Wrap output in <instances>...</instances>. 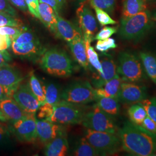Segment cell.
<instances>
[{"instance_id": "obj_9", "label": "cell", "mask_w": 156, "mask_h": 156, "mask_svg": "<svg viewBox=\"0 0 156 156\" xmlns=\"http://www.w3.org/2000/svg\"><path fill=\"white\" fill-rule=\"evenodd\" d=\"M12 131L21 142L27 143L34 142L38 137L35 114H29L27 117L13 123Z\"/></svg>"}, {"instance_id": "obj_1", "label": "cell", "mask_w": 156, "mask_h": 156, "mask_svg": "<svg viewBox=\"0 0 156 156\" xmlns=\"http://www.w3.org/2000/svg\"><path fill=\"white\" fill-rule=\"evenodd\" d=\"M117 135L123 151L136 156H156V135L141 126L126 121Z\"/></svg>"}, {"instance_id": "obj_33", "label": "cell", "mask_w": 156, "mask_h": 156, "mask_svg": "<svg viewBox=\"0 0 156 156\" xmlns=\"http://www.w3.org/2000/svg\"><path fill=\"white\" fill-rule=\"evenodd\" d=\"M3 26H12L22 27V23L15 18V17L6 13L4 12H0V27Z\"/></svg>"}, {"instance_id": "obj_2", "label": "cell", "mask_w": 156, "mask_h": 156, "mask_svg": "<svg viewBox=\"0 0 156 156\" xmlns=\"http://www.w3.org/2000/svg\"><path fill=\"white\" fill-rule=\"evenodd\" d=\"M40 66L45 72L57 77H68L73 73L71 58L64 51L57 49L45 51L40 60Z\"/></svg>"}, {"instance_id": "obj_40", "label": "cell", "mask_w": 156, "mask_h": 156, "mask_svg": "<svg viewBox=\"0 0 156 156\" xmlns=\"http://www.w3.org/2000/svg\"><path fill=\"white\" fill-rule=\"evenodd\" d=\"M0 12L8 13L12 16H16V11L8 0H0Z\"/></svg>"}, {"instance_id": "obj_34", "label": "cell", "mask_w": 156, "mask_h": 156, "mask_svg": "<svg viewBox=\"0 0 156 156\" xmlns=\"http://www.w3.org/2000/svg\"><path fill=\"white\" fill-rule=\"evenodd\" d=\"M37 40L38 39L35 34L28 30L27 28H24L20 34L12 42H14L17 44H23Z\"/></svg>"}, {"instance_id": "obj_31", "label": "cell", "mask_w": 156, "mask_h": 156, "mask_svg": "<svg viewBox=\"0 0 156 156\" xmlns=\"http://www.w3.org/2000/svg\"><path fill=\"white\" fill-rule=\"evenodd\" d=\"M91 6L97 7L108 13H112L115 8L116 0H88Z\"/></svg>"}, {"instance_id": "obj_5", "label": "cell", "mask_w": 156, "mask_h": 156, "mask_svg": "<svg viewBox=\"0 0 156 156\" xmlns=\"http://www.w3.org/2000/svg\"><path fill=\"white\" fill-rule=\"evenodd\" d=\"M54 111L48 120L58 124H81L87 112L84 105L60 100L53 105Z\"/></svg>"}, {"instance_id": "obj_11", "label": "cell", "mask_w": 156, "mask_h": 156, "mask_svg": "<svg viewBox=\"0 0 156 156\" xmlns=\"http://www.w3.org/2000/svg\"><path fill=\"white\" fill-rule=\"evenodd\" d=\"M12 98L24 111L28 114H35L41 106L39 101L30 89L28 83L20 84L12 95Z\"/></svg>"}, {"instance_id": "obj_52", "label": "cell", "mask_w": 156, "mask_h": 156, "mask_svg": "<svg viewBox=\"0 0 156 156\" xmlns=\"http://www.w3.org/2000/svg\"><path fill=\"white\" fill-rule=\"evenodd\" d=\"M153 19L156 21V18H153Z\"/></svg>"}, {"instance_id": "obj_32", "label": "cell", "mask_w": 156, "mask_h": 156, "mask_svg": "<svg viewBox=\"0 0 156 156\" xmlns=\"http://www.w3.org/2000/svg\"><path fill=\"white\" fill-rule=\"evenodd\" d=\"M139 104L145 108L147 116L156 123V97L145 98Z\"/></svg>"}, {"instance_id": "obj_12", "label": "cell", "mask_w": 156, "mask_h": 156, "mask_svg": "<svg viewBox=\"0 0 156 156\" xmlns=\"http://www.w3.org/2000/svg\"><path fill=\"white\" fill-rule=\"evenodd\" d=\"M23 80L21 73L14 67L8 63L0 66V85L8 97H12Z\"/></svg>"}, {"instance_id": "obj_46", "label": "cell", "mask_w": 156, "mask_h": 156, "mask_svg": "<svg viewBox=\"0 0 156 156\" xmlns=\"http://www.w3.org/2000/svg\"><path fill=\"white\" fill-rule=\"evenodd\" d=\"M11 60V56L6 50H0V66L7 64Z\"/></svg>"}, {"instance_id": "obj_35", "label": "cell", "mask_w": 156, "mask_h": 156, "mask_svg": "<svg viewBox=\"0 0 156 156\" xmlns=\"http://www.w3.org/2000/svg\"><path fill=\"white\" fill-rule=\"evenodd\" d=\"M97 19L101 26H104L106 25H113L117 24V22L112 19L108 12L97 7H94Z\"/></svg>"}, {"instance_id": "obj_38", "label": "cell", "mask_w": 156, "mask_h": 156, "mask_svg": "<svg viewBox=\"0 0 156 156\" xmlns=\"http://www.w3.org/2000/svg\"><path fill=\"white\" fill-rule=\"evenodd\" d=\"M117 31V27H108L105 26L102 28L100 31L97 34L94 38L96 40H103L109 38L114 34L116 33Z\"/></svg>"}, {"instance_id": "obj_16", "label": "cell", "mask_w": 156, "mask_h": 156, "mask_svg": "<svg viewBox=\"0 0 156 156\" xmlns=\"http://www.w3.org/2000/svg\"><path fill=\"white\" fill-rule=\"evenodd\" d=\"M62 130L58 124L53 123L48 119H37V136L44 144L46 145L55 139Z\"/></svg>"}, {"instance_id": "obj_10", "label": "cell", "mask_w": 156, "mask_h": 156, "mask_svg": "<svg viewBox=\"0 0 156 156\" xmlns=\"http://www.w3.org/2000/svg\"><path fill=\"white\" fill-rule=\"evenodd\" d=\"M79 28L82 30L84 39L93 41L97 31V23L94 15L90 9L87 2H82L76 9Z\"/></svg>"}, {"instance_id": "obj_43", "label": "cell", "mask_w": 156, "mask_h": 156, "mask_svg": "<svg viewBox=\"0 0 156 156\" xmlns=\"http://www.w3.org/2000/svg\"><path fill=\"white\" fill-rule=\"evenodd\" d=\"M11 44V39L8 36L0 34V50H7Z\"/></svg>"}, {"instance_id": "obj_27", "label": "cell", "mask_w": 156, "mask_h": 156, "mask_svg": "<svg viewBox=\"0 0 156 156\" xmlns=\"http://www.w3.org/2000/svg\"><path fill=\"white\" fill-rule=\"evenodd\" d=\"M127 113L130 122L140 126L147 116L145 108L140 104H132L128 108Z\"/></svg>"}, {"instance_id": "obj_23", "label": "cell", "mask_w": 156, "mask_h": 156, "mask_svg": "<svg viewBox=\"0 0 156 156\" xmlns=\"http://www.w3.org/2000/svg\"><path fill=\"white\" fill-rule=\"evenodd\" d=\"M146 9L147 0H123L122 17L133 16Z\"/></svg>"}, {"instance_id": "obj_39", "label": "cell", "mask_w": 156, "mask_h": 156, "mask_svg": "<svg viewBox=\"0 0 156 156\" xmlns=\"http://www.w3.org/2000/svg\"><path fill=\"white\" fill-rule=\"evenodd\" d=\"M54 111L53 105L48 103H45L44 105L39 107V111L38 117L39 119H48L52 115Z\"/></svg>"}, {"instance_id": "obj_4", "label": "cell", "mask_w": 156, "mask_h": 156, "mask_svg": "<svg viewBox=\"0 0 156 156\" xmlns=\"http://www.w3.org/2000/svg\"><path fill=\"white\" fill-rule=\"evenodd\" d=\"M84 137L100 156L113 155L122 149L121 141L116 133L97 131L86 128Z\"/></svg>"}, {"instance_id": "obj_13", "label": "cell", "mask_w": 156, "mask_h": 156, "mask_svg": "<svg viewBox=\"0 0 156 156\" xmlns=\"http://www.w3.org/2000/svg\"><path fill=\"white\" fill-rule=\"evenodd\" d=\"M146 88L144 86L124 81L121 84L118 100L124 104H139L146 98Z\"/></svg>"}, {"instance_id": "obj_30", "label": "cell", "mask_w": 156, "mask_h": 156, "mask_svg": "<svg viewBox=\"0 0 156 156\" xmlns=\"http://www.w3.org/2000/svg\"><path fill=\"white\" fill-rule=\"evenodd\" d=\"M45 103L54 105L61 100V94L59 89L55 84H48L46 87Z\"/></svg>"}, {"instance_id": "obj_15", "label": "cell", "mask_w": 156, "mask_h": 156, "mask_svg": "<svg viewBox=\"0 0 156 156\" xmlns=\"http://www.w3.org/2000/svg\"><path fill=\"white\" fill-rule=\"evenodd\" d=\"M0 110L6 120L14 123L28 116L15 100L8 97L0 101Z\"/></svg>"}, {"instance_id": "obj_36", "label": "cell", "mask_w": 156, "mask_h": 156, "mask_svg": "<svg viewBox=\"0 0 156 156\" xmlns=\"http://www.w3.org/2000/svg\"><path fill=\"white\" fill-rule=\"evenodd\" d=\"M117 44L113 38H109L103 40H98L95 45L96 49L101 52L105 53L108 50L117 48Z\"/></svg>"}, {"instance_id": "obj_7", "label": "cell", "mask_w": 156, "mask_h": 156, "mask_svg": "<svg viewBox=\"0 0 156 156\" xmlns=\"http://www.w3.org/2000/svg\"><path fill=\"white\" fill-rule=\"evenodd\" d=\"M81 124L86 128L97 131L117 134L119 129L112 116L102 110L97 104L86 112Z\"/></svg>"}, {"instance_id": "obj_51", "label": "cell", "mask_w": 156, "mask_h": 156, "mask_svg": "<svg viewBox=\"0 0 156 156\" xmlns=\"http://www.w3.org/2000/svg\"><path fill=\"white\" fill-rule=\"evenodd\" d=\"M154 18H156V13H154Z\"/></svg>"}, {"instance_id": "obj_6", "label": "cell", "mask_w": 156, "mask_h": 156, "mask_svg": "<svg viewBox=\"0 0 156 156\" xmlns=\"http://www.w3.org/2000/svg\"><path fill=\"white\" fill-rule=\"evenodd\" d=\"M117 73L124 81L137 83L145 77L142 64L137 57L127 52H121L118 57Z\"/></svg>"}, {"instance_id": "obj_29", "label": "cell", "mask_w": 156, "mask_h": 156, "mask_svg": "<svg viewBox=\"0 0 156 156\" xmlns=\"http://www.w3.org/2000/svg\"><path fill=\"white\" fill-rule=\"evenodd\" d=\"M84 40L85 42L87 56L89 62L91 65L92 67H94L97 70L98 74H101L102 73L101 63L99 60V57L97 53L95 51L94 48L91 46V41L87 39H84Z\"/></svg>"}, {"instance_id": "obj_44", "label": "cell", "mask_w": 156, "mask_h": 156, "mask_svg": "<svg viewBox=\"0 0 156 156\" xmlns=\"http://www.w3.org/2000/svg\"><path fill=\"white\" fill-rule=\"evenodd\" d=\"M39 2L45 3L53 8L57 15H59V12L62 9V6L57 0H39Z\"/></svg>"}, {"instance_id": "obj_50", "label": "cell", "mask_w": 156, "mask_h": 156, "mask_svg": "<svg viewBox=\"0 0 156 156\" xmlns=\"http://www.w3.org/2000/svg\"><path fill=\"white\" fill-rule=\"evenodd\" d=\"M57 1L59 2L60 5H61L62 7V6L64 5V4H65V2H66V0H57Z\"/></svg>"}, {"instance_id": "obj_3", "label": "cell", "mask_w": 156, "mask_h": 156, "mask_svg": "<svg viewBox=\"0 0 156 156\" xmlns=\"http://www.w3.org/2000/svg\"><path fill=\"white\" fill-rule=\"evenodd\" d=\"M150 13L147 11L131 16L122 17L119 35L124 39L138 40L142 38L151 27Z\"/></svg>"}, {"instance_id": "obj_26", "label": "cell", "mask_w": 156, "mask_h": 156, "mask_svg": "<svg viewBox=\"0 0 156 156\" xmlns=\"http://www.w3.org/2000/svg\"><path fill=\"white\" fill-rule=\"evenodd\" d=\"M28 83L34 94L35 95V96L37 97V100L39 101L41 106L44 105L46 101V87L41 84L38 79L37 78V76L33 71L29 73Z\"/></svg>"}, {"instance_id": "obj_53", "label": "cell", "mask_w": 156, "mask_h": 156, "mask_svg": "<svg viewBox=\"0 0 156 156\" xmlns=\"http://www.w3.org/2000/svg\"><path fill=\"white\" fill-rule=\"evenodd\" d=\"M38 1H39V0H38Z\"/></svg>"}, {"instance_id": "obj_17", "label": "cell", "mask_w": 156, "mask_h": 156, "mask_svg": "<svg viewBox=\"0 0 156 156\" xmlns=\"http://www.w3.org/2000/svg\"><path fill=\"white\" fill-rule=\"evenodd\" d=\"M102 73L95 76L92 80L94 89L102 87L117 74V66L111 58H105L101 62Z\"/></svg>"}, {"instance_id": "obj_8", "label": "cell", "mask_w": 156, "mask_h": 156, "mask_svg": "<svg viewBox=\"0 0 156 156\" xmlns=\"http://www.w3.org/2000/svg\"><path fill=\"white\" fill-rule=\"evenodd\" d=\"M97 98L95 89L88 81H80L72 84L61 94L62 100L80 105L96 101Z\"/></svg>"}, {"instance_id": "obj_21", "label": "cell", "mask_w": 156, "mask_h": 156, "mask_svg": "<svg viewBox=\"0 0 156 156\" xmlns=\"http://www.w3.org/2000/svg\"><path fill=\"white\" fill-rule=\"evenodd\" d=\"M123 81L122 78L117 74L114 78L107 82L102 87L95 89L98 97H112L117 98L121 84Z\"/></svg>"}, {"instance_id": "obj_19", "label": "cell", "mask_w": 156, "mask_h": 156, "mask_svg": "<svg viewBox=\"0 0 156 156\" xmlns=\"http://www.w3.org/2000/svg\"><path fill=\"white\" fill-rule=\"evenodd\" d=\"M69 149L67 135L62 130L55 139L46 144L45 155L46 156H64Z\"/></svg>"}, {"instance_id": "obj_22", "label": "cell", "mask_w": 156, "mask_h": 156, "mask_svg": "<svg viewBox=\"0 0 156 156\" xmlns=\"http://www.w3.org/2000/svg\"><path fill=\"white\" fill-rule=\"evenodd\" d=\"M39 19L55 34L57 24V14L50 5L39 2Z\"/></svg>"}, {"instance_id": "obj_28", "label": "cell", "mask_w": 156, "mask_h": 156, "mask_svg": "<svg viewBox=\"0 0 156 156\" xmlns=\"http://www.w3.org/2000/svg\"><path fill=\"white\" fill-rule=\"evenodd\" d=\"M73 155L76 156H100L98 151L90 144L84 136L79 140L74 149Z\"/></svg>"}, {"instance_id": "obj_24", "label": "cell", "mask_w": 156, "mask_h": 156, "mask_svg": "<svg viewBox=\"0 0 156 156\" xmlns=\"http://www.w3.org/2000/svg\"><path fill=\"white\" fill-rule=\"evenodd\" d=\"M97 104L102 110L112 116H116L120 112L119 100L112 97H98Z\"/></svg>"}, {"instance_id": "obj_37", "label": "cell", "mask_w": 156, "mask_h": 156, "mask_svg": "<svg viewBox=\"0 0 156 156\" xmlns=\"http://www.w3.org/2000/svg\"><path fill=\"white\" fill-rule=\"evenodd\" d=\"M23 27H12V26H3L0 27V34L8 36L12 41L16 38L22 32Z\"/></svg>"}, {"instance_id": "obj_42", "label": "cell", "mask_w": 156, "mask_h": 156, "mask_svg": "<svg viewBox=\"0 0 156 156\" xmlns=\"http://www.w3.org/2000/svg\"><path fill=\"white\" fill-rule=\"evenodd\" d=\"M140 126L151 133L156 135V123L148 116L146 117Z\"/></svg>"}, {"instance_id": "obj_18", "label": "cell", "mask_w": 156, "mask_h": 156, "mask_svg": "<svg viewBox=\"0 0 156 156\" xmlns=\"http://www.w3.org/2000/svg\"><path fill=\"white\" fill-rule=\"evenodd\" d=\"M11 46L15 55L24 57L30 58L42 56L45 51V49L38 40L23 44H17L12 42Z\"/></svg>"}, {"instance_id": "obj_45", "label": "cell", "mask_w": 156, "mask_h": 156, "mask_svg": "<svg viewBox=\"0 0 156 156\" xmlns=\"http://www.w3.org/2000/svg\"><path fill=\"white\" fill-rule=\"evenodd\" d=\"M12 5L16 7L23 12H26L28 9L25 0H8Z\"/></svg>"}, {"instance_id": "obj_20", "label": "cell", "mask_w": 156, "mask_h": 156, "mask_svg": "<svg viewBox=\"0 0 156 156\" xmlns=\"http://www.w3.org/2000/svg\"><path fill=\"white\" fill-rule=\"evenodd\" d=\"M68 45L75 60L84 69H88L89 68V62L87 59L83 37H78L69 42Z\"/></svg>"}, {"instance_id": "obj_48", "label": "cell", "mask_w": 156, "mask_h": 156, "mask_svg": "<svg viewBox=\"0 0 156 156\" xmlns=\"http://www.w3.org/2000/svg\"><path fill=\"white\" fill-rule=\"evenodd\" d=\"M8 97L6 94L4 90L2 88V87L0 85V101Z\"/></svg>"}, {"instance_id": "obj_47", "label": "cell", "mask_w": 156, "mask_h": 156, "mask_svg": "<svg viewBox=\"0 0 156 156\" xmlns=\"http://www.w3.org/2000/svg\"><path fill=\"white\" fill-rule=\"evenodd\" d=\"M9 136V130L5 126L0 125V145L2 144L6 140H8Z\"/></svg>"}, {"instance_id": "obj_25", "label": "cell", "mask_w": 156, "mask_h": 156, "mask_svg": "<svg viewBox=\"0 0 156 156\" xmlns=\"http://www.w3.org/2000/svg\"><path fill=\"white\" fill-rule=\"evenodd\" d=\"M140 58L145 71L156 86V56L149 52H140Z\"/></svg>"}, {"instance_id": "obj_14", "label": "cell", "mask_w": 156, "mask_h": 156, "mask_svg": "<svg viewBox=\"0 0 156 156\" xmlns=\"http://www.w3.org/2000/svg\"><path fill=\"white\" fill-rule=\"evenodd\" d=\"M55 35L57 37L64 39L68 42L83 36L80 28L59 15H57V24Z\"/></svg>"}, {"instance_id": "obj_41", "label": "cell", "mask_w": 156, "mask_h": 156, "mask_svg": "<svg viewBox=\"0 0 156 156\" xmlns=\"http://www.w3.org/2000/svg\"><path fill=\"white\" fill-rule=\"evenodd\" d=\"M30 12L34 16L39 19V1L38 0H25Z\"/></svg>"}, {"instance_id": "obj_49", "label": "cell", "mask_w": 156, "mask_h": 156, "mask_svg": "<svg viewBox=\"0 0 156 156\" xmlns=\"http://www.w3.org/2000/svg\"><path fill=\"white\" fill-rule=\"evenodd\" d=\"M0 121H1V122H6V121L5 118L3 116L1 110H0Z\"/></svg>"}]
</instances>
